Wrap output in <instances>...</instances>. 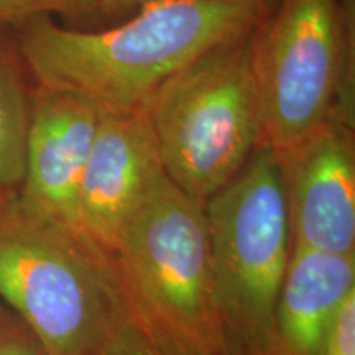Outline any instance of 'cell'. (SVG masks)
Segmentation results:
<instances>
[{"label": "cell", "mask_w": 355, "mask_h": 355, "mask_svg": "<svg viewBox=\"0 0 355 355\" xmlns=\"http://www.w3.org/2000/svg\"><path fill=\"white\" fill-rule=\"evenodd\" d=\"M275 0H148L104 30L43 17L13 33L38 86L83 97L101 112L145 110L186 66L254 30Z\"/></svg>", "instance_id": "obj_1"}, {"label": "cell", "mask_w": 355, "mask_h": 355, "mask_svg": "<svg viewBox=\"0 0 355 355\" xmlns=\"http://www.w3.org/2000/svg\"><path fill=\"white\" fill-rule=\"evenodd\" d=\"M0 303L48 355H96L133 318L114 257L81 230L0 196Z\"/></svg>", "instance_id": "obj_2"}, {"label": "cell", "mask_w": 355, "mask_h": 355, "mask_svg": "<svg viewBox=\"0 0 355 355\" xmlns=\"http://www.w3.org/2000/svg\"><path fill=\"white\" fill-rule=\"evenodd\" d=\"M133 316L171 355H229L217 314L204 204L166 175L114 252Z\"/></svg>", "instance_id": "obj_3"}, {"label": "cell", "mask_w": 355, "mask_h": 355, "mask_svg": "<svg viewBox=\"0 0 355 355\" xmlns=\"http://www.w3.org/2000/svg\"><path fill=\"white\" fill-rule=\"evenodd\" d=\"M216 308L229 355H270L291 230L278 153L260 144L204 202Z\"/></svg>", "instance_id": "obj_4"}, {"label": "cell", "mask_w": 355, "mask_h": 355, "mask_svg": "<svg viewBox=\"0 0 355 355\" xmlns=\"http://www.w3.org/2000/svg\"><path fill=\"white\" fill-rule=\"evenodd\" d=\"M261 144L295 148L339 110L355 119V0H275L250 33Z\"/></svg>", "instance_id": "obj_5"}, {"label": "cell", "mask_w": 355, "mask_h": 355, "mask_svg": "<svg viewBox=\"0 0 355 355\" xmlns=\"http://www.w3.org/2000/svg\"><path fill=\"white\" fill-rule=\"evenodd\" d=\"M250 33L198 58L146 105L166 176L202 204L261 144Z\"/></svg>", "instance_id": "obj_6"}, {"label": "cell", "mask_w": 355, "mask_h": 355, "mask_svg": "<svg viewBox=\"0 0 355 355\" xmlns=\"http://www.w3.org/2000/svg\"><path fill=\"white\" fill-rule=\"evenodd\" d=\"M285 175L291 248L355 254V121L334 110L295 148Z\"/></svg>", "instance_id": "obj_7"}, {"label": "cell", "mask_w": 355, "mask_h": 355, "mask_svg": "<svg viewBox=\"0 0 355 355\" xmlns=\"http://www.w3.org/2000/svg\"><path fill=\"white\" fill-rule=\"evenodd\" d=\"M165 175L146 109L101 112L79 188V230L114 257L128 222Z\"/></svg>", "instance_id": "obj_8"}, {"label": "cell", "mask_w": 355, "mask_h": 355, "mask_svg": "<svg viewBox=\"0 0 355 355\" xmlns=\"http://www.w3.org/2000/svg\"><path fill=\"white\" fill-rule=\"evenodd\" d=\"M99 121L92 102L33 83L25 176L17 191L26 209L79 230V188Z\"/></svg>", "instance_id": "obj_9"}, {"label": "cell", "mask_w": 355, "mask_h": 355, "mask_svg": "<svg viewBox=\"0 0 355 355\" xmlns=\"http://www.w3.org/2000/svg\"><path fill=\"white\" fill-rule=\"evenodd\" d=\"M355 290V254L291 248L275 308L270 355H324L327 332Z\"/></svg>", "instance_id": "obj_10"}, {"label": "cell", "mask_w": 355, "mask_h": 355, "mask_svg": "<svg viewBox=\"0 0 355 355\" xmlns=\"http://www.w3.org/2000/svg\"><path fill=\"white\" fill-rule=\"evenodd\" d=\"M33 81L13 35H0V196L20 189Z\"/></svg>", "instance_id": "obj_11"}, {"label": "cell", "mask_w": 355, "mask_h": 355, "mask_svg": "<svg viewBox=\"0 0 355 355\" xmlns=\"http://www.w3.org/2000/svg\"><path fill=\"white\" fill-rule=\"evenodd\" d=\"M96 15H101L99 0H0V35H13L43 17L86 20Z\"/></svg>", "instance_id": "obj_12"}, {"label": "cell", "mask_w": 355, "mask_h": 355, "mask_svg": "<svg viewBox=\"0 0 355 355\" xmlns=\"http://www.w3.org/2000/svg\"><path fill=\"white\" fill-rule=\"evenodd\" d=\"M0 355H48L38 337L3 303H0Z\"/></svg>", "instance_id": "obj_13"}, {"label": "cell", "mask_w": 355, "mask_h": 355, "mask_svg": "<svg viewBox=\"0 0 355 355\" xmlns=\"http://www.w3.org/2000/svg\"><path fill=\"white\" fill-rule=\"evenodd\" d=\"M96 355H171L133 316Z\"/></svg>", "instance_id": "obj_14"}, {"label": "cell", "mask_w": 355, "mask_h": 355, "mask_svg": "<svg viewBox=\"0 0 355 355\" xmlns=\"http://www.w3.org/2000/svg\"><path fill=\"white\" fill-rule=\"evenodd\" d=\"M324 355H355V290L337 309L324 344Z\"/></svg>", "instance_id": "obj_15"}, {"label": "cell", "mask_w": 355, "mask_h": 355, "mask_svg": "<svg viewBox=\"0 0 355 355\" xmlns=\"http://www.w3.org/2000/svg\"><path fill=\"white\" fill-rule=\"evenodd\" d=\"M148 0H99L101 15H121L123 12L139 8Z\"/></svg>", "instance_id": "obj_16"}]
</instances>
